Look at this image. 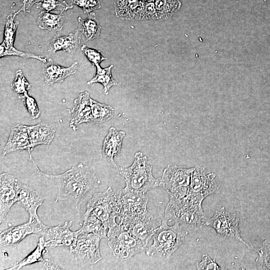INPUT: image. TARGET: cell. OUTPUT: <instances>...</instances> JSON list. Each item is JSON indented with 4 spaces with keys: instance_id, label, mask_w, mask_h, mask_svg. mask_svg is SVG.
<instances>
[{
    "instance_id": "obj_9",
    "label": "cell",
    "mask_w": 270,
    "mask_h": 270,
    "mask_svg": "<svg viewBox=\"0 0 270 270\" xmlns=\"http://www.w3.org/2000/svg\"><path fill=\"white\" fill-rule=\"evenodd\" d=\"M101 239L98 235L82 232L78 230L77 236L70 246V252L78 261L95 264L102 258L99 248Z\"/></svg>"
},
{
    "instance_id": "obj_33",
    "label": "cell",
    "mask_w": 270,
    "mask_h": 270,
    "mask_svg": "<svg viewBox=\"0 0 270 270\" xmlns=\"http://www.w3.org/2000/svg\"><path fill=\"white\" fill-rule=\"evenodd\" d=\"M11 88L18 96L26 93L30 88V84L24 78L21 70H16L15 78L11 84Z\"/></svg>"
},
{
    "instance_id": "obj_23",
    "label": "cell",
    "mask_w": 270,
    "mask_h": 270,
    "mask_svg": "<svg viewBox=\"0 0 270 270\" xmlns=\"http://www.w3.org/2000/svg\"><path fill=\"white\" fill-rule=\"evenodd\" d=\"M143 2L142 0H116V16L125 20H138Z\"/></svg>"
},
{
    "instance_id": "obj_30",
    "label": "cell",
    "mask_w": 270,
    "mask_h": 270,
    "mask_svg": "<svg viewBox=\"0 0 270 270\" xmlns=\"http://www.w3.org/2000/svg\"><path fill=\"white\" fill-rule=\"evenodd\" d=\"M18 12L9 15L6 20L4 40L0 45V50H8L14 48L16 30L19 22H14V18Z\"/></svg>"
},
{
    "instance_id": "obj_37",
    "label": "cell",
    "mask_w": 270,
    "mask_h": 270,
    "mask_svg": "<svg viewBox=\"0 0 270 270\" xmlns=\"http://www.w3.org/2000/svg\"><path fill=\"white\" fill-rule=\"evenodd\" d=\"M81 50L88 60L96 66L100 65L102 60L106 59L102 55L100 51L89 48L86 44H83L81 46Z\"/></svg>"
},
{
    "instance_id": "obj_35",
    "label": "cell",
    "mask_w": 270,
    "mask_h": 270,
    "mask_svg": "<svg viewBox=\"0 0 270 270\" xmlns=\"http://www.w3.org/2000/svg\"><path fill=\"white\" fill-rule=\"evenodd\" d=\"M18 97L24 102L31 117L33 118H38L39 116L40 112L34 98L30 96L28 92Z\"/></svg>"
},
{
    "instance_id": "obj_4",
    "label": "cell",
    "mask_w": 270,
    "mask_h": 270,
    "mask_svg": "<svg viewBox=\"0 0 270 270\" xmlns=\"http://www.w3.org/2000/svg\"><path fill=\"white\" fill-rule=\"evenodd\" d=\"M168 220L163 218L161 224L152 236V243L146 248L148 256H156L168 258L183 243L188 232L174 222L168 226Z\"/></svg>"
},
{
    "instance_id": "obj_13",
    "label": "cell",
    "mask_w": 270,
    "mask_h": 270,
    "mask_svg": "<svg viewBox=\"0 0 270 270\" xmlns=\"http://www.w3.org/2000/svg\"><path fill=\"white\" fill-rule=\"evenodd\" d=\"M18 180L10 174L2 173L0 176V222L18 201Z\"/></svg>"
},
{
    "instance_id": "obj_1",
    "label": "cell",
    "mask_w": 270,
    "mask_h": 270,
    "mask_svg": "<svg viewBox=\"0 0 270 270\" xmlns=\"http://www.w3.org/2000/svg\"><path fill=\"white\" fill-rule=\"evenodd\" d=\"M39 174L52 181L58 188L56 202L66 200L76 205L92 194L100 181L88 166L80 164L59 174H48L42 172L33 162Z\"/></svg>"
},
{
    "instance_id": "obj_11",
    "label": "cell",
    "mask_w": 270,
    "mask_h": 270,
    "mask_svg": "<svg viewBox=\"0 0 270 270\" xmlns=\"http://www.w3.org/2000/svg\"><path fill=\"white\" fill-rule=\"evenodd\" d=\"M239 222L240 218L237 214L230 213L222 207L216 210L212 218H206V225L214 228L218 234L226 238L236 239L250 248L252 246L241 236Z\"/></svg>"
},
{
    "instance_id": "obj_24",
    "label": "cell",
    "mask_w": 270,
    "mask_h": 270,
    "mask_svg": "<svg viewBox=\"0 0 270 270\" xmlns=\"http://www.w3.org/2000/svg\"><path fill=\"white\" fill-rule=\"evenodd\" d=\"M78 22L77 29L85 36L87 40H94L100 36L101 26L94 13L88 14L86 19L79 17Z\"/></svg>"
},
{
    "instance_id": "obj_21",
    "label": "cell",
    "mask_w": 270,
    "mask_h": 270,
    "mask_svg": "<svg viewBox=\"0 0 270 270\" xmlns=\"http://www.w3.org/2000/svg\"><path fill=\"white\" fill-rule=\"evenodd\" d=\"M80 33L76 29L74 32L66 36L55 35L51 40L48 52L54 54L57 51L62 50L70 55L74 54L80 44Z\"/></svg>"
},
{
    "instance_id": "obj_7",
    "label": "cell",
    "mask_w": 270,
    "mask_h": 270,
    "mask_svg": "<svg viewBox=\"0 0 270 270\" xmlns=\"http://www.w3.org/2000/svg\"><path fill=\"white\" fill-rule=\"evenodd\" d=\"M194 168H185L175 164H168L160 178V186L169 196L182 198L188 194L192 172Z\"/></svg>"
},
{
    "instance_id": "obj_16",
    "label": "cell",
    "mask_w": 270,
    "mask_h": 270,
    "mask_svg": "<svg viewBox=\"0 0 270 270\" xmlns=\"http://www.w3.org/2000/svg\"><path fill=\"white\" fill-rule=\"evenodd\" d=\"M45 226L44 224H40L34 221L10 227L0 232V244L3 246L16 244L29 234H42Z\"/></svg>"
},
{
    "instance_id": "obj_17",
    "label": "cell",
    "mask_w": 270,
    "mask_h": 270,
    "mask_svg": "<svg viewBox=\"0 0 270 270\" xmlns=\"http://www.w3.org/2000/svg\"><path fill=\"white\" fill-rule=\"evenodd\" d=\"M91 98L85 91L80 92L74 101L70 126L74 129L82 123L90 124L92 119Z\"/></svg>"
},
{
    "instance_id": "obj_38",
    "label": "cell",
    "mask_w": 270,
    "mask_h": 270,
    "mask_svg": "<svg viewBox=\"0 0 270 270\" xmlns=\"http://www.w3.org/2000/svg\"><path fill=\"white\" fill-rule=\"evenodd\" d=\"M215 258L214 260L210 258L208 254L202 256L201 262L196 264V268L198 270H222L215 261Z\"/></svg>"
},
{
    "instance_id": "obj_28",
    "label": "cell",
    "mask_w": 270,
    "mask_h": 270,
    "mask_svg": "<svg viewBox=\"0 0 270 270\" xmlns=\"http://www.w3.org/2000/svg\"><path fill=\"white\" fill-rule=\"evenodd\" d=\"M113 65L102 68L100 65L96 66V72L94 78L87 83L91 84L94 82H100L104 86L103 92L108 94L110 88L114 86L117 84L116 82L113 78L111 70Z\"/></svg>"
},
{
    "instance_id": "obj_12",
    "label": "cell",
    "mask_w": 270,
    "mask_h": 270,
    "mask_svg": "<svg viewBox=\"0 0 270 270\" xmlns=\"http://www.w3.org/2000/svg\"><path fill=\"white\" fill-rule=\"evenodd\" d=\"M115 196L118 210V220L137 216L148 212V198L146 194L122 189L115 192Z\"/></svg>"
},
{
    "instance_id": "obj_10",
    "label": "cell",
    "mask_w": 270,
    "mask_h": 270,
    "mask_svg": "<svg viewBox=\"0 0 270 270\" xmlns=\"http://www.w3.org/2000/svg\"><path fill=\"white\" fill-rule=\"evenodd\" d=\"M163 218L153 217L148 212L137 216L119 219L126 230L148 246V242L161 224Z\"/></svg>"
},
{
    "instance_id": "obj_8",
    "label": "cell",
    "mask_w": 270,
    "mask_h": 270,
    "mask_svg": "<svg viewBox=\"0 0 270 270\" xmlns=\"http://www.w3.org/2000/svg\"><path fill=\"white\" fill-rule=\"evenodd\" d=\"M215 177L214 174L206 170L204 167L198 166L194 167L186 198L194 202L202 204L206 198L218 189Z\"/></svg>"
},
{
    "instance_id": "obj_36",
    "label": "cell",
    "mask_w": 270,
    "mask_h": 270,
    "mask_svg": "<svg viewBox=\"0 0 270 270\" xmlns=\"http://www.w3.org/2000/svg\"><path fill=\"white\" fill-rule=\"evenodd\" d=\"M5 56H17L23 57L26 58H34L38 60L42 61V62H44L47 61L46 58V57H44V56H38L32 53L20 51L16 50L14 47L8 50H0V57Z\"/></svg>"
},
{
    "instance_id": "obj_18",
    "label": "cell",
    "mask_w": 270,
    "mask_h": 270,
    "mask_svg": "<svg viewBox=\"0 0 270 270\" xmlns=\"http://www.w3.org/2000/svg\"><path fill=\"white\" fill-rule=\"evenodd\" d=\"M25 149L28 150L30 155V144L28 126L14 124L12 126L9 138L3 150V154Z\"/></svg>"
},
{
    "instance_id": "obj_20",
    "label": "cell",
    "mask_w": 270,
    "mask_h": 270,
    "mask_svg": "<svg viewBox=\"0 0 270 270\" xmlns=\"http://www.w3.org/2000/svg\"><path fill=\"white\" fill-rule=\"evenodd\" d=\"M124 136V132L118 131L114 127H111L103 142L102 154L116 168L118 166L114 158L120 152Z\"/></svg>"
},
{
    "instance_id": "obj_31",
    "label": "cell",
    "mask_w": 270,
    "mask_h": 270,
    "mask_svg": "<svg viewBox=\"0 0 270 270\" xmlns=\"http://www.w3.org/2000/svg\"><path fill=\"white\" fill-rule=\"evenodd\" d=\"M45 248L44 236H42L39 238L36 248L24 260L18 262L14 266L8 270H20L26 265L39 262H44L42 258V254Z\"/></svg>"
},
{
    "instance_id": "obj_34",
    "label": "cell",
    "mask_w": 270,
    "mask_h": 270,
    "mask_svg": "<svg viewBox=\"0 0 270 270\" xmlns=\"http://www.w3.org/2000/svg\"><path fill=\"white\" fill-rule=\"evenodd\" d=\"M158 20L154 3L144 2L138 20Z\"/></svg>"
},
{
    "instance_id": "obj_6",
    "label": "cell",
    "mask_w": 270,
    "mask_h": 270,
    "mask_svg": "<svg viewBox=\"0 0 270 270\" xmlns=\"http://www.w3.org/2000/svg\"><path fill=\"white\" fill-rule=\"evenodd\" d=\"M84 215L91 216L100 220L108 228L116 224L118 216L115 192L109 186L102 192L94 193L86 205Z\"/></svg>"
},
{
    "instance_id": "obj_27",
    "label": "cell",
    "mask_w": 270,
    "mask_h": 270,
    "mask_svg": "<svg viewBox=\"0 0 270 270\" xmlns=\"http://www.w3.org/2000/svg\"><path fill=\"white\" fill-rule=\"evenodd\" d=\"M83 224L80 232L92 233L100 236L102 238H107L108 230L103 223L96 218L88 215H83Z\"/></svg>"
},
{
    "instance_id": "obj_26",
    "label": "cell",
    "mask_w": 270,
    "mask_h": 270,
    "mask_svg": "<svg viewBox=\"0 0 270 270\" xmlns=\"http://www.w3.org/2000/svg\"><path fill=\"white\" fill-rule=\"evenodd\" d=\"M37 23L40 28L56 32L63 28L64 16L43 12L40 14Z\"/></svg>"
},
{
    "instance_id": "obj_41",
    "label": "cell",
    "mask_w": 270,
    "mask_h": 270,
    "mask_svg": "<svg viewBox=\"0 0 270 270\" xmlns=\"http://www.w3.org/2000/svg\"><path fill=\"white\" fill-rule=\"evenodd\" d=\"M44 265L46 266V267L48 268V269H56V268H58L56 266H55L54 264H50L49 262L48 261H46V262H45L44 261Z\"/></svg>"
},
{
    "instance_id": "obj_2",
    "label": "cell",
    "mask_w": 270,
    "mask_h": 270,
    "mask_svg": "<svg viewBox=\"0 0 270 270\" xmlns=\"http://www.w3.org/2000/svg\"><path fill=\"white\" fill-rule=\"evenodd\" d=\"M117 168L126 183L124 190L146 194L160 186V178H156L152 175L150 160L141 152L135 154L134 160L130 166Z\"/></svg>"
},
{
    "instance_id": "obj_40",
    "label": "cell",
    "mask_w": 270,
    "mask_h": 270,
    "mask_svg": "<svg viewBox=\"0 0 270 270\" xmlns=\"http://www.w3.org/2000/svg\"><path fill=\"white\" fill-rule=\"evenodd\" d=\"M74 2L82 7L84 12H89L100 7L97 0H74Z\"/></svg>"
},
{
    "instance_id": "obj_29",
    "label": "cell",
    "mask_w": 270,
    "mask_h": 270,
    "mask_svg": "<svg viewBox=\"0 0 270 270\" xmlns=\"http://www.w3.org/2000/svg\"><path fill=\"white\" fill-rule=\"evenodd\" d=\"M155 6L158 20L170 18L180 8L178 0H156Z\"/></svg>"
},
{
    "instance_id": "obj_5",
    "label": "cell",
    "mask_w": 270,
    "mask_h": 270,
    "mask_svg": "<svg viewBox=\"0 0 270 270\" xmlns=\"http://www.w3.org/2000/svg\"><path fill=\"white\" fill-rule=\"evenodd\" d=\"M107 238L113 254L121 261L130 260L147 246L132 235L119 222L108 228Z\"/></svg>"
},
{
    "instance_id": "obj_39",
    "label": "cell",
    "mask_w": 270,
    "mask_h": 270,
    "mask_svg": "<svg viewBox=\"0 0 270 270\" xmlns=\"http://www.w3.org/2000/svg\"><path fill=\"white\" fill-rule=\"evenodd\" d=\"M38 7L46 11L58 10L62 12L68 8V6L66 4L60 2L56 0H42V2L38 4Z\"/></svg>"
},
{
    "instance_id": "obj_32",
    "label": "cell",
    "mask_w": 270,
    "mask_h": 270,
    "mask_svg": "<svg viewBox=\"0 0 270 270\" xmlns=\"http://www.w3.org/2000/svg\"><path fill=\"white\" fill-rule=\"evenodd\" d=\"M258 257L256 262L258 269L270 270V240H266L262 248L257 250Z\"/></svg>"
},
{
    "instance_id": "obj_25",
    "label": "cell",
    "mask_w": 270,
    "mask_h": 270,
    "mask_svg": "<svg viewBox=\"0 0 270 270\" xmlns=\"http://www.w3.org/2000/svg\"><path fill=\"white\" fill-rule=\"evenodd\" d=\"M92 119L90 124H98L108 121L114 116V110L110 106L98 102L91 98Z\"/></svg>"
},
{
    "instance_id": "obj_14",
    "label": "cell",
    "mask_w": 270,
    "mask_h": 270,
    "mask_svg": "<svg viewBox=\"0 0 270 270\" xmlns=\"http://www.w3.org/2000/svg\"><path fill=\"white\" fill-rule=\"evenodd\" d=\"M72 221L66 222L62 226L48 227L46 226L41 234L44 236V246L56 248L70 246L78 234V230H70Z\"/></svg>"
},
{
    "instance_id": "obj_19",
    "label": "cell",
    "mask_w": 270,
    "mask_h": 270,
    "mask_svg": "<svg viewBox=\"0 0 270 270\" xmlns=\"http://www.w3.org/2000/svg\"><path fill=\"white\" fill-rule=\"evenodd\" d=\"M78 66V63L76 62L70 66L64 68L56 64L52 59H49L42 64L45 82L50 85L63 82L67 76L76 72Z\"/></svg>"
},
{
    "instance_id": "obj_3",
    "label": "cell",
    "mask_w": 270,
    "mask_h": 270,
    "mask_svg": "<svg viewBox=\"0 0 270 270\" xmlns=\"http://www.w3.org/2000/svg\"><path fill=\"white\" fill-rule=\"evenodd\" d=\"M164 218L172 220L184 230L196 231L206 225V217L202 204L194 202L186 197L176 198L169 196Z\"/></svg>"
},
{
    "instance_id": "obj_15",
    "label": "cell",
    "mask_w": 270,
    "mask_h": 270,
    "mask_svg": "<svg viewBox=\"0 0 270 270\" xmlns=\"http://www.w3.org/2000/svg\"><path fill=\"white\" fill-rule=\"evenodd\" d=\"M44 198L40 194L26 185L19 182L17 203L27 211L29 215L28 222L36 221L43 224L37 214L38 208L40 206Z\"/></svg>"
},
{
    "instance_id": "obj_22",
    "label": "cell",
    "mask_w": 270,
    "mask_h": 270,
    "mask_svg": "<svg viewBox=\"0 0 270 270\" xmlns=\"http://www.w3.org/2000/svg\"><path fill=\"white\" fill-rule=\"evenodd\" d=\"M28 130L31 151L38 145L50 144L54 136V130L44 123L28 126Z\"/></svg>"
}]
</instances>
